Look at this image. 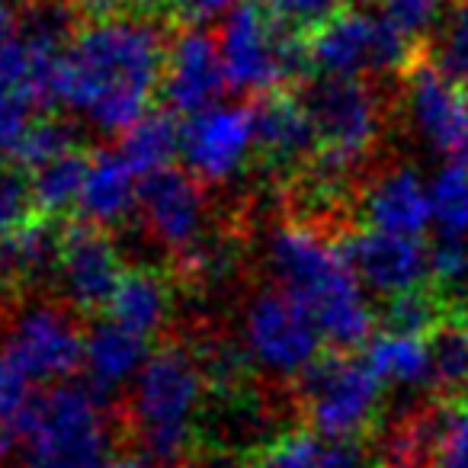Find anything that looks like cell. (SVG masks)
Here are the masks:
<instances>
[{
	"label": "cell",
	"mask_w": 468,
	"mask_h": 468,
	"mask_svg": "<svg viewBox=\"0 0 468 468\" xmlns=\"http://www.w3.org/2000/svg\"><path fill=\"white\" fill-rule=\"evenodd\" d=\"M427 350L433 398L462 408L468 398V308L462 302L427 334Z\"/></svg>",
	"instance_id": "obj_20"
},
{
	"label": "cell",
	"mask_w": 468,
	"mask_h": 468,
	"mask_svg": "<svg viewBox=\"0 0 468 468\" xmlns=\"http://www.w3.org/2000/svg\"><path fill=\"white\" fill-rule=\"evenodd\" d=\"M254 110V157L270 180H276L282 189L305 170V164L318 151L312 116H308L302 97H292L289 90L257 97Z\"/></svg>",
	"instance_id": "obj_13"
},
{
	"label": "cell",
	"mask_w": 468,
	"mask_h": 468,
	"mask_svg": "<svg viewBox=\"0 0 468 468\" xmlns=\"http://www.w3.org/2000/svg\"><path fill=\"white\" fill-rule=\"evenodd\" d=\"M404 84V110L414 132L433 151L452 161L465 122V87L455 84L449 74L440 71L430 48L414 68L401 78Z\"/></svg>",
	"instance_id": "obj_16"
},
{
	"label": "cell",
	"mask_w": 468,
	"mask_h": 468,
	"mask_svg": "<svg viewBox=\"0 0 468 468\" xmlns=\"http://www.w3.org/2000/svg\"><path fill=\"white\" fill-rule=\"evenodd\" d=\"M90 157L87 151L74 148L68 154L55 157L52 164L33 170V189L36 202H39V212L46 218H58L61 212H68L71 206H78L80 189H84L87 170H90Z\"/></svg>",
	"instance_id": "obj_25"
},
{
	"label": "cell",
	"mask_w": 468,
	"mask_h": 468,
	"mask_svg": "<svg viewBox=\"0 0 468 468\" xmlns=\"http://www.w3.org/2000/svg\"><path fill=\"white\" fill-rule=\"evenodd\" d=\"M167 36L157 16L116 14L87 20L65 48L58 106L100 132H125L164 87Z\"/></svg>",
	"instance_id": "obj_1"
},
{
	"label": "cell",
	"mask_w": 468,
	"mask_h": 468,
	"mask_svg": "<svg viewBox=\"0 0 468 468\" xmlns=\"http://www.w3.org/2000/svg\"><path fill=\"white\" fill-rule=\"evenodd\" d=\"M455 299L442 289H436L433 282L420 289H410L395 299H385L382 312L376 314L378 327L385 334H408V337H427L449 312H452Z\"/></svg>",
	"instance_id": "obj_24"
},
{
	"label": "cell",
	"mask_w": 468,
	"mask_h": 468,
	"mask_svg": "<svg viewBox=\"0 0 468 468\" xmlns=\"http://www.w3.org/2000/svg\"><path fill=\"white\" fill-rule=\"evenodd\" d=\"M174 308V295H170V280L161 270H125L122 282H119L116 295L110 302V318L116 324L129 327V331L142 334V337H154L164 331Z\"/></svg>",
	"instance_id": "obj_21"
},
{
	"label": "cell",
	"mask_w": 468,
	"mask_h": 468,
	"mask_svg": "<svg viewBox=\"0 0 468 468\" xmlns=\"http://www.w3.org/2000/svg\"><path fill=\"white\" fill-rule=\"evenodd\" d=\"M366 363L372 366L382 385L395 388H430V350L427 337L378 331L376 340L366 346Z\"/></svg>",
	"instance_id": "obj_22"
},
{
	"label": "cell",
	"mask_w": 468,
	"mask_h": 468,
	"mask_svg": "<svg viewBox=\"0 0 468 468\" xmlns=\"http://www.w3.org/2000/svg\"><path fill=\"white\" fill-rule=\"evenodd\" d=\"M442 4L446 0H372V7L408 39L430 46V39L436 36V23H440Z\"/></svg>",
	"instance_id": "obj_32"
},
{
	"label": "cell",
	"mask_w": 468,
	"mask_h": 468,
	"mask_svg": "<svg viewBox=\"0 0 468 468\" xmlns=\"http://www.w3.org/2000/svg\"><path fill=\"white\" fill-rule=\"evenodd\" d=\"M55 276L65 292V305H71L78 314H100L110 312L125 267L106 228L78 218L61 228V254Z\"/></svg>",
	"instance_id": "obj_11"
},
{
	"label": "cell",
	"mask_w": 468,
	"mask_h": 468,
	"mask_svg": "<svg viewBox=\"0 0 468 468\" xmlns=\"http://www.w3.org/2000/svg\"><path fill=\"white\" fill-rule=\"evenodd\" d=\"M318 151L353 164H369L388 125V106L366 78H318L302 93Z\"/></svg>",
	"instance_id": "obj_8"
},
{
	"label": "cell",
	"mask_w": 468,
	"mask_h": 468,
	"mask_svg": "<svg viewBox=\"0 0 468 468\" xmlns=\"http://www.w3.org/2000/svg\"><path fill=\"white\" fill-rule=\"evenodd\" d=\"M359 215L376 231L420 238L433 225L430 189L410 167H388L366 176L359 193Z\"/></svg>",
	"instance_id": "obj_17"
},
{
	"label": "cell",
	"mask_w": 468,
	"mask_h": 468,
	"mask_svg": "<svg viewBox=\"0 0 468 468\" xmlns=\"http://www.w3.org/2000/svg\"><path fill=\"white\" fill-rule=\"evenodd\" d=\"M449 4H452V7H459V4H465V0H449Z\"/></svg>",
	"instance_id": "obj_42"
},
{
	"label": "cell",
	"mask_w": 468,
	"mask_h": 468,
	"mask_svg": "<svg viewBox=\"0 0 468 468\" xmlns=\"http://www.w3.org/2000/svg\"><path fill=\"white\" fill-rule=\"evenodd\" d=\"M340 250L356 273L359 286L382 299H395L430 282V248L420 238L353 228L340 238Z\"/></svg>",
	"instance_id": "obj_12"
},
{
	"label": "cell",
	"mask_w": 468,
	"mask_h": 468,
	"mask_svg": "<svg viewBox=\"0 0 468 468\" xmlns=\"http://www.w3.org/2000/svg\"><path fill=\"white\" fill-rule=\"evenodd\" d=\"M14 7H23V10H33V7H39V4H46V0H10Z\"/></svg>",
	"instance_id": "obj_41"
},
{
	"label": "cell",
	"mask_w": 468,
	"mask_h": 468,
	"mask_svg": "<svg viewBox=\"0 0 468 468\" xmlns=\"http://www.w3.org/2000/svg\"><path fill=\"white\" fill-rule=\"evenodd\" d=\"M267 267L276 289L289 292L312 312L331 350L353 353L369 344L376 314L340 250L337 234L289 218L270 238Z\"/></svg>",
	"instance_id": "obj_2"
},
{
	"label": "cell",
	"mask_w": 468,
	"mask_h": 468,
	"mask_svg": "<svg viewBox=\"0 0 468 468\" xmlns=\"http://www.w3.org/2000/svg\"><path fill=\"white\" fill-rule=\"evenodd\" d=\"M452 164L468 170V87H465V122H462V138H459V148L452 154Z\"/></svg>",
	"instance_id": "obj_38"
},
{
	"label": "cell",
	"mask_w": 468,
	"mask_h": 468,
	"mask_svg": "<svg viewBox=\"0 0 468 468\" xmlns=\"http://www.w3.org/2000/svg\"><path fill=\"white\" fill-rule=\"evenodd\" d=\"M97 468H148V465L138 459H116V462H103V465H97Z\"/></svg>",
	"instance_id": "obj_40"
},
{
	"label": "cell",
	"mask_w": 468,
	"mask_h": 468,
	"mask_svg": "<svg viewBox=\"0 0 468 468\" xmlns=\"http://www.w3.org/2000/svg\"><path fill=\"white\" fill-rule=\"evenodd\" d=\"M462 408H465V410H468V398H465V404H462Z\"/></svg>",
	"instance_id": "obj_43"
},
{
	"label": "cell",
	"mask_w": 468,
	"mask_h": 468,
	"mask_svg": "<svg viewBox=\"0 0 468 468\" xmlns=\"http://www.w3.org/2000/svg\"><path fill=\"white\" fill-rule=\"evenodd\" d=\"M71 4L80 16H90V20L116 14H138V0H71Z\"/></svg>",
	"instance_id": "obj_36"
},
{
	"label": "cell",
	"mask_w": 468,
	"mask_h": 468,
	"mask_svg": "<svg viewBox=\"0 0 468 468\" xmlns=\"http://www.w3.org/2000/svg\"><path fill=\"white\" fill-rule=\"evenodd\" d=\"M23 468H97L112 446L103 395L80 385H52L29 404L16 433Z\"/></svg>",
	"instance_id": "obj_4"
},
{
	"label": "cell",
	"mask_w": 468,
	"mask_h": 468,
	"mask_svg": "<svg viewBox=\"0 0 468 468\" xmlns=\"http://www.w3.org/2000/svg\"><path fill=\"white\" fill-rule=\"evenodd\" d=\"M74 148H78V132H74L71 122H61V119H55V116L36 119L27 142H23L20 154H16V167L33 174V170L46 167L55 157L68 154V151H74Z\"/></svg>",
	"instance_id": "obj_28"
},
{
	"label": "cell",
	"mask_w": 468,
	"mask_h": 468,
	"mask_svg": "<svg viewBox=\"0 0 468 468\" xmlns=\"http://www.w3.org/2000/svg\"><path fill=\"white\" fill-rule=\"evenodd\" d=\"M321 446L314 433H280L273 442L250 452L244 468H321Z\"/></svg>",
	"instance_id": "obj_31"
},
{
	"label": "cell",
	"mask_w": 468,
	"mask_h": 468,
	"mask_svg": "<svg viewBox=\"0 0 468 468\" xmlns=\"http://www.w3.org/2000/svg\"><path fill=\"white\" fill-rule=\"evenodd\" d=\"M369 446L363 440H331L321 446V468H366Z\"/></svg>",
	"instance_id": "obj_35"
},
{
	"label": "cell",
	"mask_w": 468,
	"mask_h": 468,
	"mask_svg": "<svg viewBox=\"0 0 468 468\" xmlns=\"http://www.w3.org/2000/svg\"><path fill=\"white\" fill-rule=\"evenodd\" d=\"M138 215H142L144 234L167 250L170 261L193 250L212 231L206 183L174 164L142 180Z\"/></svg>",
	"instance_id": "obj_10"
},
{
	"label": "cell",
	"mask_w": 468,
	"mask_h": 468,
	"mask_svg": "<svg viewBox=\"0 0 468 468\" xmlns=\"http://www.w3.org/2000/svg\"><path fill=\"white\" fill-rule=\"evenodd\" d=\"M324 344L312 312L282 289H263L244 312V350L250 363L280 378H299Z\"/></svg>",
	"instance_id": "obj_9"
},
{
	"label": "cell",
	"mask_w": 468,
	"mask_h": 468,
	"mask_svg": "<svg viewBox=\"0 0 468 468\" xmlns=\"http://www.w3.org/2000/svg\"><path fill=\"white\" fill-rule=\"evenodd\" d=\"M225 90L228 78L218 39L202 27H180V33L170 39L167 68H164L161 97L167 100V110L196 116L212 110Z\"/></svg>",
	"instance_id": "obj_15"
},
{
	"label": "cell",
	"mask_w": 468,
	"mask_h": 468,
	"mask_svg": "<svg viewBox=\"0 0 468 468\" xmlns=\"http://www.w3.org/2000/svg\"><path fill=\"white\" fill-rule=\"evenodd\" d=\"M263 7L282 20L295 33H312L318 23H324L327 16H334L340 7H346V0H261Z\"/></svg>",
	"instance_id": "obj_34"
},
{
	"label": "cell",
	"mask_w": 468,
	"mask_h": 468,
	"mask_svg": "<svg viewBox=\"0 0 468 468\" xmlns=\"http://www.w3.org/2000/svg\"><path fill=\"white\" fill-rule=\"evenodd\" d=\"M148 337L129 331V327L116 324V321H97L87 334L84 346V366L90 376V388L97 395H110L112 388L142 372L148 363Z\"/></svg>",
	"instance_id": "obj_19"
},
{
	"label": "cell",
	"mask_w": 468,
	"mask_h": 468,
	"mask_svg": "<svg viewBox=\"0 0 468 468\" xmlns=\"http://www.w3.org/2000/svg\"><path fill=\"white\" fill-rule=\"evenodd\" d=\"M16 33V16H14V4L10 0H0V42L10 39Z\"/></svg>",
	"instance_id": "obj_37"
},
{
	"label": "cell",
	"mask_w": 468,
	"mask_h": 468,
	"mask_svg": "<svg viewBox=\"0 0 468 468\" xmlns=\"http://www.w3.org/2000/svg\"><path fill=\"white\" fill-rule=\"evenodd\" d=\"M295 410L308 430L331 440H363L382 410V378L366 359L327 350L295 378Z\"/></svg>",
	"instance_id": "obj_6"
},
{
	"label": "cell",
	"mask_w": 468,
	"mask_h": 468,
	"mask_svg": "<svg viewBox=\"0 0 468 468\" xmlns=\"http://www.w3.org/2000/svg\"><path fill=\"white\" fill-rule=\"evenodd\" d=\"M39 106L27 93L14 90L10 84H0V167L7 161H16L29 129L36 125Z\"/></svg>",
	"instance_id": "obj_30"
},
{
	"label": "cell",
	"mask_w": 468,
	"mask_h": 468,
	"mask_svg": "<svg viewBox=\"0 0 468 468\" xmlns=\"http://www.w3.org/2000/svg\"><path fill=\"white\" fill-rule=\"evenodd\" d=\"M218 52L234 93L267 97L289 90L308 68L305 36L276 20L261 0H238L221 20Z\"/></svg>",
	"instance_id": "obj_5"
},
{
	"label": "cell",
	"mask_w": 468,
	"mask_h": 468,
	"mask_svg": "<svg viewBox=\"0 0 468 468\" xmlns=\"http://www.w3.org/2000/svg\"><path fill=\"white\" fill-rule=\"evenodd\" d=\"M206 398V376L193 346L167 337L138 372L132 401L116 414L119 427L154 462L176 465L196 452Z\"/></svg>",
	"instance_id": "obj_3"
},
{
	"label": "cell",
	"mask_w": 468,
	"mask_h": 468,
	"mask_svg": "<svg viewBox=\"0 0 468 468\" xmlns=\"http://www.w3.org/2000/svg\"><path fill=\"white\" fill-rule=\"evenodd\" d=\"M180 125H176L174 112H144L132 129L122 132V144L119 154L135 167L138 176H148L154 170L170 167L174 154L180 151Z\"/></svg>",
	"instance_id": "obj_23"
},
{
	"label": "cell",
	"mask_w": 468,
	"mask_h": 468,
	"mask_svg": "<svg viewBox=\"0 0 468 468\" xmlns=\"http://www.w3.org/2000/svg\"><path fill=\"white\" fill-rule=\"evenodd\" d=\"M46 218L36 202L33 176L23 167H0V241Z\"/></svg>",
	"instance_id": "obj_27"
},
{
	"label": "cell",
	"mask_w": 468,
	"mask_h": 468,
	"mask_svg": "<svg viewBox=\"0 0 468 468\" xmlns=\"http://www.w3.org/2000/svg\"><path fill=\"white\" fill-rule=\"evenodd\" d=\"M33 378L23 369H16L4 353H0V452L16 446V433L27 417L29 404H33V391H29Z\"/></svg>",
	"instance_id": "obj_29"
},
{
	"label": "cell",
	"mask_w": 468,
	"mask_h": 468,
	"mask_svg": "<svg viewBox=\"0 0 468 468\" xmlns=\"http://www.w3.org/2000/svg\"><path fill=\"white\" fill-rule=\"evenodd\" d=\"M376 468H433L430 462H417V459H378Z\"/></svg>",
	"instance_id": "obj_39"
},
{
	"label": "cell",
	"mask_w": 468,
	"mask_h": 468,
	"mask_svg": "<svg viewBox=\"0 0 468 468\" xmlns=\"http://www.w3.org/2000/svg\"><path fill=\"white\" fill-rule=\"evenodd\" d=\"M7 324L0 353L36 382H58L84 363V327L71 305L42 299L20 302L7 295Z\"/></svg>",
	"instance_id": "obj_7"
},
{
	"label": "cell",
	"mask_w": 468,
	"mask_h": 468,
	"mask_svg": "<svg viewBox=\"0 0 468 468\" xmlns=\"http://www.w3.org/2000/svg\"><path fill=\"white\" fill-rule=\"evenodd\" d=\"M138 196L142 183L135 167L119 151H97L90 157V170L78 199L80 221H90L97 228L122 225L138 208Z\"/></svg>",
	"instance_id": "obj_18"
},
{
	"label": "cell",
	"mask_w": 468,
	"mask_h": 468,
	"mask_svg": "<svg viewBox=\"0 0 468 468\" xmlns=\"http://www.w3.org/2000/svg\"><path fill=\"white\" fill-rule=\"evenodd\" d=\"M433 225L442 238H468V170L449 164L430 183Z\"/></svg>",
	"instance_id": "obj_26"
},
{
	"label": "cell",
	"mask_w": 468,
	"mask_h": 468,
	"mask_svg": "<svg viewBox=\"0 0 468 468\" xmlns=\"http://www.w3.org/2000/svg\"><path fill=\"white\" fill-rule=\"evenodd\" d=\"M180 151L189 174L202 183H225L254 154V110L250 106H212L186 119Z\"/></svg>",
	"instance_id": "obj_14"
},
{
	"label": "cell",
	"mask_w": 468,
	"mask_h": 468,
	"mask_svg": "<svg viewBox=\"0 0 468 468\" xmlns=\"http://www.w3.org/2000/svg\"><path fill=\"white\" fill-rule=\"evenodd\" d=\"M238 0H138L142 14L157 16V20H174L180 27H202L215 16H228V10Z\"/></svg>",
	"instance_id": "obj_33"
}]
</instances>
